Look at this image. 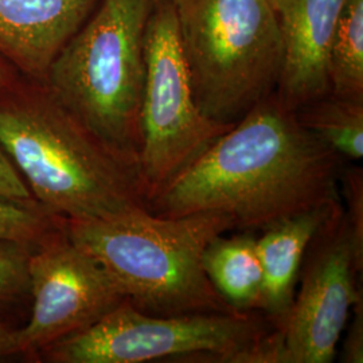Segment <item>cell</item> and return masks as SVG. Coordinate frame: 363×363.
I'll return each instance as SVG.
<instances>
[{
    "label": "cell",
    "mask_w": 363,
    "mask_h": 363,
    "mask_svg": "<svg viewBox=\"0 0 363 363\" xmlns=\"http://www.w3.org/2000/svg\"><path fill=\"white\" fill-rule=\"evenodd\" d=\"M18 357L16 327L0 323V361Z\"/></svg>",
    "instance_id": "obj_21"
},
{
    "label": "cell",
    "mask_w": 363,
    "mask_h": 363,
    "mask_svg": "<svg viewBox=\"0 0 363 363\" xmlns=\"http://www.w3.org/2000/svg\"><path fill=\"white\" fill-rule=\"evenodd\" d=\"M100 0H0V57L23 76L45 81L66 42Z\"/></svg>",
    "instance_id": "obj_11"
},
{
    "label": "cell",
    "mask_w": 363,
    "mask_h": 363,
    "mask_svg": "<svg viewBox=\"0 0 363 363\" xmlns=\"http://www.w3.org/2000/svg\"><path fill=\"white\" fill-rule=\"evenodd\" d=\"M0 147L55 216L93 220L148 208L139 160L101 140L43 81L16 73L0 82Z\"/></svg>",
    "instance_id": "obj_2"
},
{
    "label": "cell",
    "mask_w": 363,
    "mask_h": 363,
    "mask_svg": "<svg viewBox=\"0 0 363 363\" xmlns=\"http://www.w3.org/2000/svg\"><path fill=\"white\" fill-rule=\"evenodd\" d=\"M154 0H100L45 84L101 140L139 160L144 33Z\"/></svg>",
    "instance_id": "obj_4"
},
{
    "label": "cell",
    "mask_w": 363,
    "mask_h": 363,
    "mask_svg": "<svg viewBox=\"0 0 363 363\" xmlns=\"http://www.w3.org/2000/svg\"><path fill=\"white\" fill-rule=\"evenodd\" d=\"M330 93L363 101V0H346L328 55Z\"/></svg>",
    "instance_id": "obj_15"
},
{
    "label": "cell",
    "mask_w": 363,
    "mask_h": 363,
    "mask_svg": "<svg viewBox=\"0 0 363 363\" xmlns=\"http://www.w3.org/2000/svg\"><path fill=\"white\" fill-rule=\"evenodd\" d=\"M31 308L16 328L18 358L38 363L54 343L103 319L125 298L104 268L61 228L49 234L28 259Z\"/></svg>",
    "instance_id": "obj_9"
},
{
    "label": "cell",
    "mask_w": 363,
    "mask_h": 363,
    "mask_svg": "<svg viewBox=\"0 0 363 363\" xmlns=\"http://www.w3.org/2000/svg\"><path fill=\"white\" fill-rule=\"evenodd\" d=\"M300 124L347 162L363 157V101L328 93L296 109Z\"/></svg>",
    "instance_id": "obj_14"
},
{
    "label": "cell",
    "mask_w": 363,
    "mask_h": 363,
    "mask_svg": "<svg viewBox=\"0 0 363 363\" xmlns=\"http://www.w3.org/2000/svg\"><path fill=\"white\" fill-rule=\"evenodd\" d=\"M233 125L208 120L195 103L171 0H154L144 33L139 167L150 203Z\"/></svg>",
    "instance_id": "obj_7"
},
{
    "label": "cell",
    "mask_w": 363,
    "mask_h": 363,
    "mask_svg": "<svg viewBox=\"0 0 363 363\" xmlns=\"http://www.w3.org/2000/svg\"><path fill=\"white\" fill-rule=\"evenodd\" d=\"M340 196L345 198L343 211L350 223L355 242L363 249V171L357 164H347L340 174Z\"/></svg>",
    "instance_id": "obj_18"
},
{
    "label": "cell",
    "mask_w": 363,
    "mask_h": 363,
    "mask_svg": "<svg viewBox=\"0 0 363 363\" xmlns=\"http://www.w3.org/2000/svg\"><path fill=\"white\" fill-rule=\"evenodd\" d=\"M342 203L337 201L294 216L262 230L257 237L264 277L259 311L279 331L286 325L291 311L307 247Z\"/></svg>",
    "instance_id": "obj_12"
},
{
    "label": "cell",
    "mask_w": 363,
    "mask_h": 363,
    "mask_svg": "<svg viewBox=\"0 0 363 363\" xmlns=\"http://www.w3.org/2000/svg\"><path fill=\"white\" fill-rule=\"evenodd\" d=\"M33 247L0 240V323L18 328L30 315L28 259Z\"/></svg>",
    "instance_id": "obj_16"
},
{
    "label": "cell",
    "mask_w": 363,
    "mask_h": 363,
    "mask_svg": "<svg viewBox=\"0 0 363 363\" xmlns=\"http://www.w3.org/2000/svg\"><path fill=\"white\" fill-rule=\"evenodd\" d=\"M202 261L208 280L235 311H259L264 277L255 233L218 235Z\"/></svg>",
    "instance_id": "obj_13"
},
{
    "label": "cell",
    "mask_w": 363,
    "mask_h": 363,
    "mask_svg": "<svg viewBox=\"0 0 363 363\" xmlns=\"http://www.w3.org/2000/svg\"><path fill=\"white\" fill-rule=\"evenodd\" d=\"M346 163L274 91L151 199L148 211L157 217L220 213L233 232H262L342 201Z\"/></svg>",
    "instance_id": "obj_1"
},
{
    "label": "cell",
    "mask_w": 363,
    "mask_h": 363,
    "mask_svg": "<svg viewBox=\"0 0 363 363\" xmlns=\"http://www.w3.org/2000/svg\"><path fill=\"white\" fill-rule=\"evenodd\" d=\"M363 249L355 242L343 205L325 220L304 253L298 289L281 337V363H330L352 308L362 301L357 277Z\"/></svg>",
    "instance_id": "obj_8"
},
{
    "label": "cell",
    "mask_w": 363,
    "mask_h": 363,
    "mask_svg": "<svg viewBox=\"0 0 363 363\" xmlns=\"http://www.w3.org/2000/svg\"><path fill=\"white\" fill-rule=\"evenodd\" d=\"M199 111L234 125L276 91L283 42L269 0H171Z\"/></svg>",
    "instance_id": "obj_5"
},
{
    "label": "cell",
    "mask_w": 363,
    "mask_h": 363,
    "mask_svg": "<svg viewBox=\"0 0 363 363\" xmlns=\"http://www.w3.org/2000/svg\"><path fill=\"white\" fill-rule=\"evenodd\" d=\"M283 42L277 97L298 109L328 94V55L346 0H269Z\"/></svg>",
    "instance_id": "obj_10"
},
{
    "label": "cell",
    "mask_w": 363,
    "mask_h": 363,
    "mask_svg": "<svg viewBox=\"0 0 363 363\" xmlns=\"http://www.w3.org/2000/svg\"><path fill=\"white\" fill-rule=\"evenodd\" d=\"M0 201L30 203L37 202L26 182L23 181L19 171L15 169L13 162L0 147Z\"/></svg>",
    "instance_id": "obj_19"
},
{
    "label": "cell",
    "mask_w": 363,
    "mask_h": 363,
    "mask_svg": "<svg viewBox=\"0 0 363 363\" xmlns=\"http://www.w3.org/2000/svg\"><path fill=\"white\" fill-rule=\"evenodd\" d=\"M281 363V337L259 311L157 316L124 300L38 363Z\"/></svg>",
    "instance_id": "obj_6"
},
{
    "label": "cell",
    "mask_w": 363,
    "mask_h": 363,
    "mask_svg": "<svg viewBox=\"0 0 363 363\" xmlns=\"http://www.w3.org/2000/svg\"><path fill=\"white\" fill-rule=\"evenodd\" d=\"M64 225L136 310L157 316L235 312L208 280L202 261L214 238L233 232L226 216L157 217L140 208L108 218H64Z\"/></svg>",
    "instance_id": "obj_3"
},
{
    "label": "cell",
    "mask_w": 363,
    "mask_h": 363,
    "mask_svg": "<svg viewBox=\"0 0 363 363\" xmlns=\"http://www.w3.org/2000/svg\"><path fill=\"white\" fill-rule=\"evenodd\" d=\"M62 222V217L52 214L38 202L0 201V240L37 247L61 228Z\"/></svg>",
    "instance_id": "obj_17"
},
{
    "label": "cell",
    "mask_w": 363,
    "mask_h": 363,
    "mask_svg": "<svg viewBox=\"0 0 363 363\" xmlns=\"http://www.w3.org/2000/svg\"><path fill=\"white\" fill-rule=\"evenodd\" d=\"M350 325H346V337L340 352V362H363V301L354 306Z\"/></svg>",
    "instance_id": "obj_20"
},
{
    "label": "cell",
    "mask_w": 363,
    "mask_h": 363,
    "mask_svg": "<svg viewBox=\"0 0 363 363\" xmlns=\"http://www.w3.org/2000/svg\"><path fill=\"white\" fill-rule=\"evenodd\" d=\"M16 73L19 72L11 64H9L4 58L0 57V82L7 78L13 77Z\"/></svg>",
    "instance_id": "obj_22"
}]
</instances>
